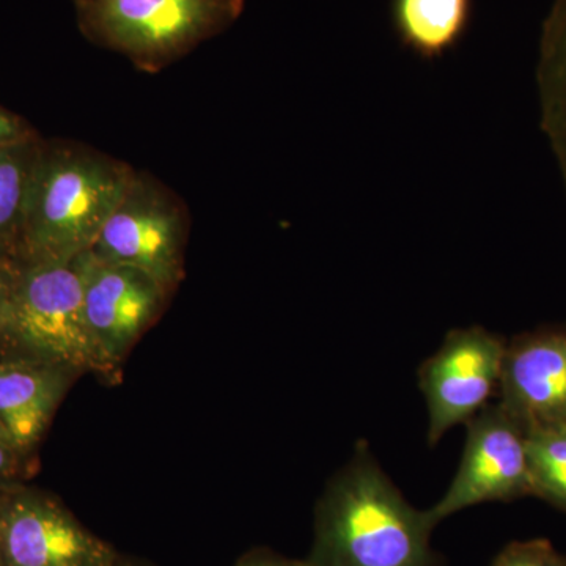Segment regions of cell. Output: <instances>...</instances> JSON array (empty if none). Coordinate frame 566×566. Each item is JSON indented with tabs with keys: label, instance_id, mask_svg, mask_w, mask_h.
Listing matches in <instances>:
<instances>
[{
	"label": "cell",
	"instance_id": "cell-1",
	"mask_svg": "<svg viewBox=\"0 0 566 566\" xmlns=\"http://www.w3.org/2000/svg\"><path fill=\"white\" fill-rule=\"evenodd\" d=\"M433 521L401 495L367 447L327 483L315 509L311 566H436Z\"/></svg>",
	"mask_w": 566,
	"mask_h": 566
},
{
	"label": "cell",
	"instance_id": "cell-2",
	"mask_svg": "<svg viewBox=\"0 0 566 566\" xmlns=\"http://www.w3.org/2000/svg\"><path fill=\"white\" fill-rule=\"evenodd\" d=\"M134 170L80 144H44L29 185L21 264L66 263L91 251Z\"/></svg>",
	"mask_w": 566,
	"mask_h": 566
},
{
	"label": "cell",
	"instance_id": "cell-3",
	"mask_svg": "<svg viewBox=\"0 0 566 566\" xmlns=\"http://www.w3.org/2000/svg\"><path fill=\"white\" fill-rule=\"evenodd\" d=\"M0 353L17 354L77 376L120 378L93 340L74 260L21 264L17 285L0 319Z\"/></svg>",
	"mask_w": 566,
	"mask_h": 566
},
{
	"label": "cell",
	"instance_id": "cell-4",
	"mask_svg": "<svg viewBox=\"0 0 566 566\" xmlns=\"http://www.w3.org/2000/svg\"><path fill=\"white\" fill-rule=\"evenodd\" d=\"M245 0H76L93 43L158 71L230 28Z\"/></svg>",
	"mask_w": 566,
	"mask_h": 566
},
{
	"label": "cell",
	"instance_id": "cell-5",
	"mask_svg": "<svg viewBox=\"0 0 566 566\" xmlns=\"http://www.w3.org/2000/svg\"><path fill=\"white\" fill-rule=\"evenodd\" d=\"M188 232L180 200L150 175L136 172L91 252L144 271L172 294L185 279Z\"/></svg>",
	"mask_w": 566,
	"mask_h": 566
},
{
	"label": "cell",
	"instance_id": "cell-6",
	"mask_svg": "<svg viewBox=\"0 0 566 566\" xmlns=\"http://www.w3.org/2000/svg\"><path fill=\"white\" fill-rule=\"evenodd\" d=\"M118 557L55 495L25 483L0 490V566H112Z\"/></svg>",
	"mask_w": 566,
	"mask_h": 566
},
{
	"label": "cell",
	"instance_id": "cell-7",
	"mask_svg": "<svg viewBox=\"0 0 566 566\" xmlns=\"http://www.w3.org/2000/svg\"><path fill=\"white\" fill-rule=\"evenodd\" d=\"M506 342L483 326L452 329L419 370L428 409V442L469 423L501 389Z\"/></svg>",
	"mask_w": 566,
	"mask_h": 566
},
{
	"label": "cell",
	"instance_id": "cell-8",
	"mask_svg": "<svg viewBox=\"0 0 566 566\" xmlns=\"http://www.w3.org/2000/svg\"><path fill=\"white\" fill-rule=\"evenodd\" d=\"M468 424L460 468L444 497L428 510L434 526L469 506L532 494L527 430L501 405H490Z\"/></svg>",
	"mask_w": 566,
	"mask_h": 566
},
{
	"label": "cell",
	"instance_id": "cell-9",
	"mask_svg": "<svg viewBox=\"0 0 566 566\" xmlns=\"http://www.w3.org/2000/svg\"><path fill=\"white\" fill-rule=\"evenodd\" d=\"M84 311L96 346L112 370L120 368L142 335L163 315L170 293L144 271L104 262L91 251L74 259Z\"/></svg>",
	"mask_w": 566,
	"mask_h": 566
},
{
	"label": "cell",
	"instance_id": "cell-10",
	"mask_svg": "<svg viewBox=\"0 0 566 566\" xmlns=\"http://www.w3.org/2000/svg\"><path fill=\"white\" fill-rule=\"evenodd\" d=\"M499 405L526 430L566 427V326L506 342Z\"/></svg>",
	"mask_w": 566,
	"mask_h": 566
},
{
	"label": "cell",
	"instance_id": "cell-11",
	"mask_svg": "<svg viewBox=\"0 0 566 566\" xmlns=\"http://www.w3.org/2000/svg\"><path fill=\"white\" fill-rule=\"evenodd\" d=\"M77 378L57 365L0 353V431L31 463H35L36 449Z\"/></svg>",
	"mask_w": 566,
	"mask_h": 566
},
{
	"label": "cell",
	"instance_id": "cell-12",
	"mask_svg": "<svg viewBox=\"0 0 566 566\" xmlns=\"http://www.w3.org/2000/svg\"><path fill=\"white\" fill-rule=\"evenodd\" d=\"M474 20V0H390V21L401 46L424 62L455 51Z\"/></svg>",
	"mask_w": 566,
	"mask_h": 566
},
{
	"label": "cell",
	"instance_id": "cell-13",
	"mask_svg": "<svg viewBox=\"0 0 566 566\" xmlns=\"http://www.w3.org/2000/svg\"><path fill=\"white\" fill-rule=\"evenodd\" d=\"M536 87L539 126L549 142L566 192V0H553L543 21Z\"/></svg>",
	"mask_w": 566,
	"mask_h": 566
},
{
	"label": "cell",
	"instance_id": "cell-14",
	"mask_svg": "<svg viewBox=\"0 0 566 566\" xmlns=\"http://www.w3.org/2000/svg\"><path fill=\"white\" fill-rule=\"evenodd\" d=\"M41 140L35 134L0 150V262L21 266L25 205Z\"/></svg>",
	"mask_w": 566,
	"mask_h": 566
},
{
	"label": "cell",
	"instance_id": "cell-15",
	"mask_svg": "<svg viewBox=\"0 0 566 566\" xmlns=\"http://www.w3.org/2000/svg\"><path fill=\"white\" fill-rule=\"evenodd\" d=\"M532 495L566 513V427L527 430Z\"/></svg>",
	"mask_w": 566,
	"mask_h": 566
},
{
	"label": "cell",
	"instance_id": "cell-16",
	"mask_svg": "<svg viewBox=\"0 0 566 566\" xmlns=\"http://www.w3.org/2000/svg\"><path fill=\"white\" fill-rule=\"evenodd\" d=\"M491 566H566V557L547 539H528L506 546Z\"/></svg>",
	"mask_w": 566,
	"mask_h": 566
},
{
	"label": "cell",
	"instance_id": "cell-17",
	"mask_svg": "<svg viewBox=\"0 0 566 566\" xmlns=\"http://www.w3.org/2000/svg\"><path fill=\"white\" fill-rule=\"evenodd\" d=\"M33 465L35 463L22 458L0 431V490L25 483L32 474Z\"/></svg>",
	"mask_w": 566,
	"mask_h": 566
},
{
	"label": "cell",
	"instance_id": "cell-18",
	"mask_svg": "<svg viewBox=\"0 0 566 566\" xmlns=\"http://www.w3.org/2000/svg\"><path fill=\"white\" fill-rule=\"evenodd\" d=\"M32 134L31 129L22 123L21 118L0 107V150L9 147L11 144L25 139V137L32 136Z\"/></svg>",
	"mask_w": 566,
	"mask_h": 566
},
{
	"label": "cell",
	"instance_id": "cell-19",
	"mask_svg": "<svg viewBox=\"0 0 566 566\" xmlns=\"http://www.w3.org/2000/svg\"><path fill=\"white\" fill-rule=\"evenodd\" d=\"M234 566H311L307 560H294L270 549H253L244 554Z\"/></svg>",
	"mask_w": 566,
	"mask_h": 566
},
{
	"label": "cell",
	"instance_id": "cell-20",
	"mask_svg": "<svg viewBox=\"0 0 566 566\" xmlns=\"http://www.w3.org/2000/svg\"><path fill=\"white\" fill-rule=\"evenodd\" d=\"M18 264L0 262V319L9 307L11 294L17 285L18 274H20Z\"/></svg>",
	"mask_w": 566,
	"mask_h": 566
},
{
	"label": "cell",
	"instance_id": "cell-21",
	"mask_svg": "<svg viewBox=\"0 0 566 566\" xmlns=\"http://www.w3.org/2000/svg\"><path fill=\"white\" fill-rule=\"evenodd\" d=\"M112 566H150V565L145 564V562L137 560V558L122 556V554H120V557H118L117 560H115V564Z\"/></svg>",
	"mask_w": 566,
	"mask_h": 566
}]
</instances>
